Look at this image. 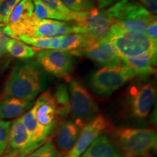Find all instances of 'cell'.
Instances as JSON below:
<instances>
[{"label":"cell","instance_id":"30bf717a","mask_svg":"<svg viewBox=\"0 0 157 157\" xmlns=\"http://www.w3.org/2000/svg\"><path fill=\"white\" fill-rule=\"evenodd\" d=\"M111 123L104 116L98 114L80 130L76 143L64 157H80L94 140L103 133L113 129Z\"/></svg>","mask_w":157,"mask_h":157},{"label":"cell","instance_id":"83f0119b","mask_svg":"<svg viewBox=\"0 0 157 157\" xmlns=\"http://www.w3.org/2000/svg\"><path fill=\"white\" fill-rule=\"evenodd\" d=\"M21 0H0V23H8L10 16L14 7Z\"/></svg>","mask_w":157,"mask_h":157},{"label":"cell","instance_id":"ffe728a7","mask_svg":"<svg viewBox=\"0 0 157 157\" xmlns=\"http://www.w3.org/2000/svg\"><path fill=\"white\" fill-rule=\"evenodd\" d=\"M32 101L16 98H5L0 103V119L18 117L32 107Z\"/></svg>","mask_w":157,"mask_h":157},{"label":"cell","instance_id":"277c9868","mask_svg":"<svg viewBox=\"0 0 157 157\" xmlns=\"http://www.w3.org/2000/svg\"><path fill=\"white\" fill-rule=\"evenodd\" d=\"M135 75L124 64L105 66L96 71L90 78L92 90L100 96H109L125 85Z\"/></svg>","mask_w":157,"mask_h":157},{"label":"cell","instance_id":"7402d4cb","mask_svg":"<svg viewBox=\"0 0 157 157\" xmlns=\"http://www.w3.org/2000/svg\"><path fill=\"white\" fill-rule=\"evenodd\" d=\"M58 117L64 118L68 117L71 112L70 96L68 88L66 84L60 83L55 88L52 94Z\"/></svg>","mask_w":157,"mask_h":157},{"label":"cell","instance_id":"cb8c5ba5","mask_svg":"<svg viewBox=\"0 0 157 157\" xmlns=\"http://www.w3.org/2000/svg\"><path fill=\"white\" fill-rule=\"evenodd\" d=\"M42 1L51 11L60 15L63 18L65 22L76 21V20L84 16V15L87 13V12L74 13V12L71 11L63 5L60 0H42Z\"/></svg>","mask_w":157,"mask_h":157},{"label":"cell","instance_id":"e0dca14e","mask_svg":"<svg viewBox=\"0 0 157 157\" xmlns=\"http://www.w3.org/2000/svg\"><path fill=\"white\" fill-rule=\"evenodd\" d=\"M21 118L31 142L34 146L39 148L48 142L50 134L38 123L35 117L34 107H31V109L25 112Z\"/></svg>","mask_w":157,"mask_h":157},{"label":"cell","instance_id":"9c48e42d","mask_svg":"<svg viewBox=\"0 0 157 157\" xmlns=\"http://www.w3.org/2000/svg\"><path fill=\"white\" fill-rule=\"evenodd\" d=\"M36 63L47 73L57 77L70 78L74 65L73 56L57 50H40L37 52Z\"/></svg>","mask_w":157,"mask_h":157},{"label":"cell","instance_id":"603a6c76","mask_svg":"<svg viewBox=\"0 0 157 157\" xmlns=\"http://www.w3.org/2000/svg\"><path fill=\"white\" fill-rule=\"evenodd\" d=\"M7 52L12 56L21 60H29L37 54L39 49L30 47L16 39H10L7 44Z\"/></svg>","mask_w":157,"mask_h":157},{"label":"cell","instance_id":"836d02e7","mask_svg":"<svg viewBox=\"0 0 157 157\" xmlns=\"http://www.w3.org/2000/svg\"><path fill=\"white\" fill-rule=\"evenodd\" d=\"M95 2H97L98 9L100 10H103L108 7L113 5L119 0H95Z\"/></svg>","mask_w":157,"mask_h":157},{"label":"cell","instance_id":"ba28073f","mask_svg":"<svg viewBox=\"0 0 157 157\" xmlns=\"http://www.w3.org/2000/svg\"><path fill=\"white\" fill-rule=\"evenodd\" d=\"M111 46L121 59L138 56L146 52H157V43L146 35L116 32L108 37Z\"/></svg>","mask_w":157,"mask_h":157},{"label":"cell","instance_id":"8992f818","mask_svg":"<svg viewBox=\"0 0 157 157\" xmlns=\"http://www.w3.org/2000/svg\"><path fill=\"white\" fill-rule=\"evenodd\" d=\"M156 95L153 82L137 84L129 88L125 98V112L135 120H143L148 117Z\"/></svg>","mask_w":157,"mask_h":157},{"label":"cell","instance_id":"7c38bea8","mask_svg":"<svg viewBox=\"0 0 157 157\" xmlns=\"http://www.w3.org/2000/svg\"><path fill=\"white\" fill-rule=\"evenodd\" d=\"M70 54L76 56H86L103 67L116 66L122 64L121 59L116 53L109 38L103 39L94 43L88 48Z\"/></svg>","mask_w":157,"mask_h":157},{"label":"cell","instance_id":"44dd1931","mask_svg":"<svg viewBox=\"0 0 157 157\" xmlns=\"http://www.w3.org/2000/svg\"><path fill=\"white\" fill-rule=\"evenodd\" d=\"M58 46L57 50L65 51L69 53L88 48L97 42L82 34H66L58 36Z\"/></svg>","mask_w":157,"mask_h":157},{"label":"cell","instance_id":"ac0fdd59","mask_svg":"<svg viewBox=\"0 0 157 157\" xmlns=\"http://www.w3.org/2000/svg\"><path fill=\"white\" fill-rule=\"evenodd\" d=\"M80 157H122L114 143L106 135L98 137Z\"/></svg>","mask_w":157,"mask_h":157},{"label":"cell","instance_id":"8fae6325","mask_svg":"<svg viewBox=\"0 0 157 157\" xmlns=\"http://www.w3.org/2000/svg\"><path fill=\"white\" fill-rule=\"evenodd\" d=\"M36 148H38L31 143L21 117L10 125L7 147L0 157H25Z\"/></svg>","mask_w":157,"mask_h":157},{"label":"cell","instance_id":"484cf974","mask_svg":"<svg viewBox=\"0 0 157 157\" xmlns=\"http://www.w3.org/2000/svg\"><path fill=\"white\" fill-rule=\"evenodd\" d=\"M63 5L74 13L88 12L95 8V0H60Z\"/></svg>","mask_w":157,"mask_h":157},{"label":"cell","instance_id":"5bb4252c","mask_svg":"<svg viewBox=\"0 0 157 157\" xmlns=\"http://www.w3.org/2000/svg\"><path fill=\"white\" fill-rule=\"evenodd\" d=\"M33 107L38 123L51 134L56 127L58 117L52 93L49 91L43 93L35 102Z\"/></svg>","mask_w":157,"mask_h":157},{"label":"cell","instance_id":"d4e9b609","mask_svg":"<svg viewBox=\"0 0 157 157\" xmlns=\"http://www.w3.org/2000/svg\"><path fill=\"white\" fill-rule=\"evenodd\" d=\"M18 40L23 43L31 44L34 48L39 50H57L58 46V37H44V38H35L25 36H21Z\"/></svg>","mask_w":157,"mask_h":157},{"label":"cell","instance_id":"4dcf8cb0","mask_svg":"<svg viewBox=\"0 0 157 157\" xmlns=\"http://www.w3.org/2000/svg\"><path fill=\"white\" fill-rule=\"evenodd\" d=\"M10 37L7 34L6 30V25L0 23V58L7 52V44L8 43Z\"/></svg>","mask_w":157,"mask_h":157},{"label":"cell","instance_id":"7a4b0ae2","mask_svg":"<svg viewBox=\"0 0 157 157\" xmlns=\"http://www.w3.org/2000/svg\"><path fill=\"white\" fill-rule=\"evenodd\" d=\"M110 132L122 157H151L156 151L157 134L154 129L119 127Z\"/></svg>","mask_w":157,"mask_h":157},{"label":"cell","instance_id":"4fadbf2b","mask_svg":"<svg viewBox=\"0 0 157 157\" xmlns=\"http://www.w3.org/2000/svg\"><path fill=\"white\" fill-rule=\"evenodd\" d=\"M81 128L73 121H63L56 127L54 146L60 157H64L76 143Z\"/></svg>","mask_w":157,"mask_h":157},{"label":"cell","instance_id":"52a82bcc","mask_svg":"<svg viewBox=\"0 0 157 157\" xmlns=\"http://www.w3.org/2000/svg\"><path fill=\"white\" fill-rule=\"evenodd\" d=\"M75 34H82L95 42L108 38L113 25V19L106 14L105 10L94 8L86 13L81 18L74 21Z\"/></svg>","mask_w":157,"mask_h":157},{"label":"cell","instance_id":"f1b7e54d","mask_svg":"<svg viewBox=\"0 0 157 157\" xmlns=\"http://www.w3.org/2000/svg\"><path fill=\"white\" fill-rule=\"evenodd\" d=\"M25 157H60L56 151L53 143L48 140L30 154Z\"/></svg>","mask_w":157,"mask_h":157},{"label":"cell","instance_id":"5b68a950","mask_svg":"<svg viewBox=\"0 0 157 157\" xmlns=\"http://www.w3.org/2000/svg\"><path fill=\"white\" fill-rule=\"evenodd\" d=\"M68 92L71 112L74 122L82 129L98 115V106L89 91L75 78L69 80Z\"/></svg>","mask_w":157,"mask_h":157},{"label":"cell","instance_id":"4316f807","mask_svg":"<svg viewBox=\"0 0 157 157\" xmlns=\"http://www.w3.org/2000/svg\"><path fill=\"white\" fill-rule=\"evenodd\" d=\"M32 2L34 6V15L39 21L44 19H50L64 21L63 18L60 15L51 11L44 5V3L43 2L42 0H32Z\"/></svg>","mask_w":157,"mask_h":157},{"label":"cell","instance_id":"9a60e30c","mask_svg":"<svg viewBox=\"0 0 157 157\" xmlns=\"http://www.w3.org/2000/svg\"><path fill=\"white\" fill-rule=\"evenodd\" d=\"M73 33L75 34V25L72 21L65 22L56 20L44 19L36 23L31 37H58Z\"/></svg>","mask_w":157,"mask_h":157},{"label":"cell","instance_id":"1f68e13d","mask_svg":"<svg viewBox=\"0 0 157 157\" xmlns=\"http://www.w3.org/2000/svg\"><path fill=\"white\" fill-rule=\"evenodd\" d=\"M146 36L152 40L153 42L157 43V19L156 17L149 23L147 25L146 30Z\"/></svg>","mask_w":157,"mask_h":157},{"label":"cell","instance_id":"d6986e66","mask_svg":"<svg viewBox=\"0 0 157 157\" xmlns=\"http://www.w3.org/2000/svg\"><path fill=\"white\" fill-rule=\"evenodd\" d=\"M34 10L32 0H21L12 11L7 25L10 29L25 25L35 17Z\"/></svg>","mask_w":157,"mask_h":157},{"label":"cell","instance_id":"6da1fadb","mask_svg":"<svg viewBox=\"0 0 157 157\" xmlns=\"http://www.w3.org/2000/svg\"><path fill=\"white\" fill-rule=\"evenodd\" d=\"M44 73L36 62L23 61L15 65L6 82L3 98L31 101L45 87Z\"/></svg>","mask_w":157,"mask_h":157},{"label":"cell","instance_id":"d6a6232c","mask_svg":"<svg viewBox=\"0 0 157 157\" xmlns=\"http://www.w3.org/2000/svg\"><path fill=\"white\" fill-rule=\"evenodd\" d=\"M140 5H143L147 10L153 15L157 13V0H138Z\"/></svg>","mask_w":157,"mask_h":157},{"label":"cell","instance_id":"2e32d148","mask_svg":"<svg viewBox=\"0 0 157 157\" xmlns=\"http://www.w3.org/2000/svg\"><path fill=\"white\" fill-rule=\"evenodd\" d=\"M121 61L135 76H148L156 72V52H146L136 56L124 58Z\"/></svg>","mask_w":157,"mask_h":157},{"label":"cell","instance_id":"f546056e","mask_svg":"<svg viewBox=\"0 0 157 157\" xmlns=\"http://www.w3.org/2000/svg\"><path fill=\"white\" fill-rule=\"evenodd\" d=\"M11 122L0 119V156L5 152L8 142Z\"/></svg>","mask_w":157,"mask_h":157},{"label":"cell","instance_id":"3957f363","mask_svg":"<svg viewBox=\"0 0 157 157\" xmlns=\"http://www.w3.org/2000/svg\"><path fill=\"white\" fill-rule=\"evenodd\" d=\"M105 11L114 22L111 34L124 32L146 35L147 25L156 17L135 0H119Z\"/></svg>","mask_w":157,"mask_h":157}]
</instances>
